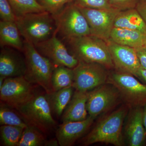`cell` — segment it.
<instances>
[{
    "mask_svg": "<svg viewBox=\"0 0 146 146\" xmlns=\"http://www.w3.org/2000/svg\"><path fill=\"white\" fill-rule=\"evenodd\" d=\"M18 51L11 47H2L0 52V76L6 78L25 76V59Z\"/></svg>",
    "mask_w": 146,
    "mask_h": 146,
    "instance_id": "14",
    "label": "cell"
},
{
    "mask_svg": "<svg viewBox=\"0 0 146 146\" xmlns=\"http://www.w3.org/2000/svg\"><path fill=\"white\" fill-rule=\"evenodd\" d=\"M63 39L69 52L79 61L98 63L108 70L114 68L105 40L91 35Z\"/></svg>",
    "mask_w": 146,
    "mask_h": 146,
    "instance_id": "1",
    "label": "cell"
},
{
    "mask_svg": "<svg viewBox=\"0 0 146 146\" xmlns=\"http://www.w3.org/2000/svg\"><path fill=\"white\" fill-rule=\"evenodd\" d=\"M55 21L56 34L65 38L91 35L88 22L79 8L71 2L59 13L53 16Z\"/></svg>",
    "mask_w": 146,
    "mask_h": 146,
    "instance_id": "6",
    "label": "cell"
},
{
    "mask_svg": "<svg viewBox=\"0 0 146 146\" xmlns=\"http://www.w3.org/2000/svg\"><path fill=\"white\" fill-rule=\"evenodd\" d=\"M140 0H109L112 8L121 11L136 8Z\"/></svg>",
    "mask_w": 146,
    "mask_h": 146,
    "instance_id": "30",
    "label": "cell"
},
{
    "mask_svg": "<svg viewBox=\"0 0 146 146\" xmlns=\"http://www.w3.org/2000/svg\"><path fill=\"white\" fill-rule=\"evenodd\" d=\"M145 34L138 31L114 27L109 40L116 44L136 48L144 46Z\"/></svg>",
    "mask_w": 146,
    "mask_h": 146,
    "instance_id": "18",
    "label": "cell"
},
{
    "mask_svg": "<svg viewBox=\"0 0 146 146\" xmlns=\"http://www.w3.org/2000/svg\"><path fill=\"white\" fill-rule=\"evenodd\" d=\"M15 22L0 21V45L9 47L23 52L24 41Z\"/></svg>",
    "mask_w": 146,
    "mask_h": 146,
    "instance_id": "19",
    "label": "cell"
},
{
    "mask_svg": "<svg viewBox=\"0 0 146 146\" xmlns=\"http://www.w3.org/2000/svg\"><path fill=\"white\" fill-rule=\"evenodd\" d=\"M25 129L16 126L1 125L0 133L3 145L17 146Z\"/></svg>",
    "mask_w": 146,
    "mask_h": 146,
    "instance_id": "26",
    "label": "cell"
},
{
    "mask_svg": "<svg viewBox=\"0 0 146 146\" xmlns=\"http://www.w3.org/2000/svg\"><path fill=\"white\" fill-rule=\"evenodd\" d=\"M36 91L34 84L24 76L6 78L0 89L1 102L15 109L27 101Z\"/></svg>",
    "mask_w": 146,
    "mask_h": 146,
    "instance_id": "9",
    "label": "cell"
},
{
    "mask_svg": "<svg viewBox=\"0 0 146 146\" xmlns=\"http://www.w3.org/2000/svg\"><path fill=\"white\" fill-rule=\"evenodd\" d=\"M23 53L26 65L24 76L27 80L41 86L47 94L54 91L52 78L56 66L40 53L33 44L25 40Z\"/></svg>",
    "mask_w": 146,
    "mask_h": 146,
    "instance_id": "3",
    "label": "cell"
},
{
    "mask_svg": "<svg viewBox=\"0 0 146 146\" xmlns=\"http://www.w3.org/2000/svg\"><path fill=\"white\" fill-rule=\"evenodd\" d=\"M15 23L21 36L34 45L47 40L56 33L54 18L46 11L16 17Z\"/></svg>",
    "mask_w": 146,
    "mask_h": 146,
    "instance_id": "4",
    "label": "cell"
},
{
    "mask_svg": "<svg viewBox=\"0 0 146 146\" xmlns=\"http://www.w3.org/2000/svg\"><path fill=\"white\" fill-rule=\"evenodd\" d=\"M112 62L116 70L129 73L136 76L141 67L136 49L107 40Z\"/></svg>",
    "mask_w": 146,
    "mask_h": 146,
    "instance_id": "13",
    "label": "cell"
},
{
    "mask_svg": "<svg viewBox=\"0 0 146 146\" xmlns=\"http://www.w3.org/2000/svg\"><path fill=\"white\" fill-rule=\"evenodd\" d=\"M5 79L6 78H5L4 77L0 76V89H1L2 86Z\"/></svg>",
    "mask_w": 146,
    "mask_h": 146,
    "instance_id": "36",
    "label": "cell"
},
{
    "mask_svg": "<svg viewBox=\"0 0 146 146\" xmlns=\"http://www.w3.org/2000/svg\"><path fill=\"white\" fill-rule=\"evenodd\" d=\"M96 118L88 116L83 121L62 122L56 136L59 146H71L82 137L91 127Z\"/></svg>",
    "mask_w": 146,
    "mask_h": 146,
    "instance_id": "15",
    "label": "cell"
},
{
    "mask_svg": "<svg viewBox=\"0 0 146 146\" xmlns=\"http://www.w3.org/2000/svg\"><path fill=\"white\" fill-rule=\"evenodd\" d=\"M114 27L146 33L145 24L136 8L120 11L115 18Z\"/></svg>",
    "mask_w": 146,
    "mask_h": 146,
    "instance_id": "20",
    "label": "cell"
},
{
    "mask_svg": "<svg viewBox=\"0 0 146 146\" xmlns=\"http://www.w3.org/2000/svg\"><path fill=\"white\" fill-rule=\"evenodd\" d=\"M143 109L133 108L128 116L125 127V135L129 145L141 146L145 143L146 132L143 121Z\"/></svg>",
    "mask_w": 146,
    "mask_h": 146,
    "instance_id": "16",
    "label": "cell"
},
{
    "mask_svg": "<svg viewBox=\"0 0 146 146\" xmlns=\"http://www.w3.org/2000/svg\"><path fill=\"white\" fill-rule=\"evenodd\" d=\"M16 17L46 10L36 0H8Z\"/></svg>",
    "mask_w": 146,
    "mask_h": 146,
    "instance_id": "24",
    "label": "cell"
},
{
    "mask_svg": "<svg viewBox=\"0 0 146 146\" xmlns=\"http://www.w3.org/2000/svg\"><path fill=\"white\" fill-rule=\"evenodd\" d=\"M40 53L50 60L56 66H64L74 68L79 60L71 54L63 42L55 33L45 41L34 45Z\"/></svg>",
    "mask_w": 146,
    "mask_h": 146,
    "instance_id": "12",
    "label": "cell"
},
{
    "mask_svg": "<svg viewBox=\"0 0 146 146\" xmlns=\"http://www.w3.org/2000/svg\"><path fill=\"white\" fill-rule=\"evenodd\" d=\"M74 91V87L71 86L52 91L49 94L46 93L53 115L57 117H61Z\"/></svg>",
    "mask_w": 146,
    "mask_h": 146,
    "instance_id": "21",
    "label": "cell"
},
{
    "mask_svg": "<svg viewBox=\"0 0 146 146\" xmlns=\"http://www.w3.org/2000/svg\"><path fill=\"white\" fill-rule=\"evenodd\" d=\"M143 121L144 126L145 127L146 132V105L145 106L143 109Z\"/></svg>",
    "mask_w": 146,
    "mask_h": 146,
    "instance_id": "35",
    "label": "cell"
},
{
    "mask_svg": "<svg viewBox=\"0 0 146 146\" xmlns=\"http://www.w3.org/2000/svg\"><path fill=\"white\" fill-rule=\"evenodd\" d=\"M108 69L98 63L79 61L73 68L72 86L76 90L90 91L107 83Z\"/></svg>",
    "mask_w": 146,
    "mask_h": 146,
    "instance_id": "8",
    "label": "cell"
},
{
    "mask_svg": "<svg viewBox=\"0 0 146 146\" xmlns=\"http://www.w3.org/2000/svg\"><path fill=\"white\" fill-rule=\"evenodd\" d=\"M1 21L15 22L16 16L8 0H0Z\"/></svg>",
    "mask_w": 146,
    "mask_h": 146,
    "instance_id": "29",
    "label": "cell"
},
{
    "mask_svg": "<svg viewBox=\"0 0 146 146\" xmlns=\"http://www.w3.org/2000/svg\"><path fill=\"white\" fill-rule=\"evenodd\" d=\"M46 141L44 133L34 126L29 125L24 129L17 146H44Z\"/></svg>",
    "mask_w": 146,
    "mask_h": 146,
    "instance_id": "25",
    "label": "cell"
},
{
    "mask_svg": "<svg viewBox=\"0 0 146 146\" xmlns=\"http://www.w3.org/2000/svg\"><path fill=\"white\" fill-rule=\"evenodd\" d=\"M74 80L73 69L64 66H57L53 72L52 82L54 91L72 86Z\"/></svg>",
    "mask_w": 146,
    "mask_h": 146,
    "instance_id": "22",
    "label": "cell"
},
{
    "mask_svg": "<svg viewBox=\"0 0 146 146\" xmlns=\"http://www.w3.org/2000/svg\"><path fill=\"white\" fill-rule=\"evenodd\" d=\"M136 77L142 80L146 83V70L141 67L138 70L136 75Z\"/></svg>",
    "mask_w": 146,
    "mask_h": 146,
    "instance_id": "33",
    "label": "cell"
},
{
    "mask_svg": "<svg viewBox=\"0 0 146 146\" xmlns=\"http://www.w3.org/2000/svg\"><path fill=\"white\" fill-rule=\"evenodd\" d=\"M52 16L59 13L73 0H36Z\"/></svg>",
    "mask_w": 146,
    "mask_h": 146,
    "instance_id": "27",
    "label": "cell"
},
{
    "mask_svg": "<svg viewBox=\"0 0 146 146\" xmlns=\"http://www.w3.org/2000/svg\"><path fill=\"white\" fill-rule=\"evenodd\" d=\"M78 7L88 22L91 35L106 41L109 40L115 18L120 11Z\"/></svg>",
    "mask_w": 146,
    "mask_h": 146,
    "instance_id": "10",
    "label": "cell"
},
{
    "mask_svg": "<svg viewBox=\"0 0 146 146\" xmlns=\"http://www.w3.org/2000/svg\"><path fill=\"white\" fill-rule=\"evenodd\" d=\"M141 67L146 70V48L145 46L135 48Z\"/></svg>",
    "mask_w": 146,
    "mask_h": 146,
    "instance_id": "31",
    "label": "cell"
},
{
    "mask_svg": "<svg viewBox=\"0 0 146 146\" xmlns=\"http://www.w3.org/2000/svg\"><path fill=\"white\" fill-rule=\"evenodd\" d=\"M136 9L146 25V0H140L136 5Z\"/></svg>",
    "mask_w": 146,
    "mask_h": 146,
    "instance_id": "32",
    "label": "cell"
},
{
    "mask_svg": "<svg viewBox=\"0 0 146 146\" xmlns=\"http://www.w3.org/2000/svg\"><path fill=\"white\" fill-rule=\"evenodd\" d=\"M127 113V107L122 106L104 117L84 138L82 145L88 146L101 143L123 145L122 128Z\"/></svg>",
    "mask_w": 146,
    "mask_h": 146,
    "instance_id": "2",
    "label": "cell"
},
{
    "mask_svg": "<svg viewBox=\"0 0 146 146\" xmlns=\"http://www.w3.org/2000/svg\"><path fill=\"white\" fill-rule=\"evenodd\" d=\"M13 108L1 103L0 107V125L16 126L25 128L28 126L26 121Z\"/></svg>",
    "mask_w": 146,
    "mask_h": 146,
    "instance_id": "23",
    "label": "cell"
},
{
    "mask_svg": "<svg viewBox=\"0 0 146 146\" xmlns=\"http://www.w3.org/2000/svg\"><path fill=\"white\" fill-rule=\"evenodd\" d=\"M121 98L117 89L106 83L89 91L86 108L89 116L96 118L113 107Z\"/></svg>",
    "mask_w": 146,
    "mask_h": 146,
    "instance_id": "11",
    "label": "cell"
},
{
    "mask_svg": "<svg viewBox=\"0 0 146 146\" xmlns=\"http://www.w3.org/2000/svg\"><path fill=\"white\" fill-rule=\"evenodd\" d=\"M72 3L78 7L96 9H109L112 8L109 0H73Z\"/></svg>",
    "mask_w": 146,
    "mask_h": 146,
    "instance_id": "28",
    "label": "cell"
},
{
    "mask_svg": "<svg viewBox=\"0 0 146 146\" xmlns=\"http://www.w3.org/2000/svg\"><path fill=\"white\" fill-rule=\"evenodd\" d=\"M14 109L28 125L34 126L44 133L50 132L56 126L46 93L36 91L27 101Z\"/></svg>",
    "mask_w": 146,
    "mask_h": 146,
    "instance_id": "5",
    "label": "cell"
},
{
    "mask_svg": "<svg viewBox=\"0 0 146 146\" xmlns=\"http://www.w3.org/2000/svg\"><path fill=\"white\" fill-rule=\"evenodd\" d=\"M59 145L57 139H51L50 140H46L44 145L45 146H58Z\"/></svg>",
    "mask_w": 146,
    "mask_h": 146,
    "instance_id": "34",
    "label": "cell"
},
{
    "mask_svg": "<svg viewBox=\"0 0 146 146\" xmlns=\"http://www.w3.org/2000/svg\"><path fill=\"white\" fill-rule=\"evenodd\" d=\"M89 91L76 90L62 116V122L78 121L85 120L88 117L86 108Z\"/></svg>",
    "mask_w": 146,
    "mask_h": 146,
    "instance_id": "17",
    "label": "cell"
},
{
    "mask_svg": "<svg viewBox=\"0 0 146 146\" xmlns=\"http://www.w3.org/2000/svg\"><path fill=\"white\" fill-rule=\"evenodd\" d=\"M129 73L115 70L109 73L107 83L115 86L120 96L131 107L146 105V85L141 83Z\"/></svg>",
    "mask_w": 146,
    "mask_h": 146,
    "instance_id": "7",
    "label": "cell"
},
{
    "mask_svg": "<svg viewBox=\"0 0 146 146\" xmlns=\"http://www.w3.org/2000/svg\"><path fill=\"white\" fill-rule=\"evenodd\" d=\"M144 46H145L146 48V33L145 35V43H144Z\"/></svg>",
    "mask_w": 146,
    "mask_h": 146,
    "instance_id": "37",
    "label": "cell"
}]
</instances>
